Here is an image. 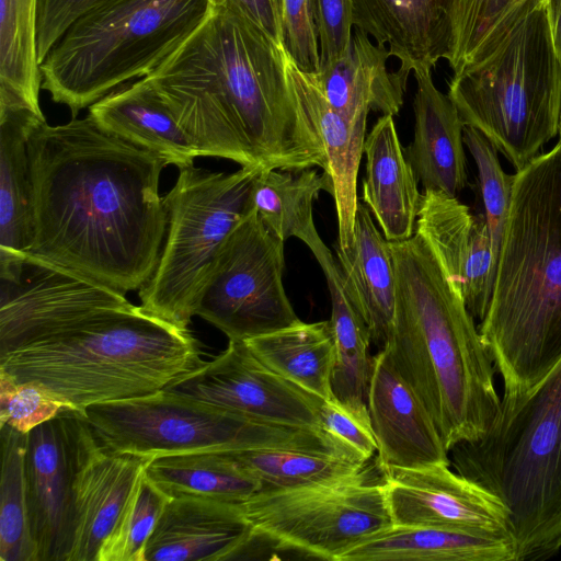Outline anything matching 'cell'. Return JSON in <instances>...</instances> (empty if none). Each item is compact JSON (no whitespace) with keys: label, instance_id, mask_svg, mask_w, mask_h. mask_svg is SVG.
Segmentation results:
<instances>
[{"label":"cell","instance_id":"1","mask_svg":"<svg viewBox=\"0 0 561 561\" xmlns=\"http://www.w3.org/2000/svg\"><path fill=\"white\" fill-rule=\"evenodd\" d=\"M33 232L27 254L126 295L154 274L169 217L168 164L90 116L42 123L28 140Z\"/></svg>","mask_w":561,"mask_h":561},{"label":"cell","instance_id":"2","mask_svg":"<svg viewBox=\"0 0 561 561\" xmlns=\"http://www.w3.org/2000/svg\"><path fill=\"white\" fill-rule=\"evenodd\" d=\"M144 79L198 157L265 170H328L313 116L287 82L284 48L233 4L209 3L202 23Z\"/></svg>","mask_w":561,"mask_h":561},{"label":"cell","instance_id":"3","mask_svg":"<svg viewBox=\"0 0 561 561\" xmlns=\"http://www.w3.org/2000/svg\"><path fill=\"white\" fill-rule=\"evenodd\" d=\"M396 308L385 350L428 411L445 448L483 435L501 400L494 365L460 289L416 230L390 242Z\"/></svg>","mask_w":561,"mask_h":561},{"label":"cell","instance_id":"4","mask_svg":"<svg viewBox=\"0 0 561 561\" xmlns=\"http://www.w3.org/2000/svg\"><path fill=\"white\" fill-rule=\"evenodd\" d=\"M504 393L561 359V139L514 173L488 310L478 325Z\"/></svg>","mask_w":561,"mask_h":561},{"label":"cell","instance_id":"5","mask_svg":"<svg viewBox=\"0 0 561 561\" xmlns=\"http://www.w3.org/2000/svg\"><path fill=\"white\" fill-rule=\"evenodd\" d=\"M199 342L140 306L108 309L0 355L16 381L35 380L67 408L154 393L199 368Z\"/></svg>","mask_w":561,"mask_h":561},{"label":"cell","instance_id":"6","mask_svg":"<svg viewBox=\"0 0 561 561\" xmlns=\"http://www.w3.org/2000/svg\"><path fill=\"white\" fill-rule=\"evenodd\" d=\"M449 453L459 474L507 508L515 561L561 551V359L534 387L504 393L488 431Z\"/></svg>","mask_w":561,"mask_h":561},{"label":"cell","instance_id":"7","mask_svg":"<svg viewBox=\"0 0 561 561\" xmlns=\"http://www.w3.org/2000/svg\"><path fill=\"white\" fill-rule=\"evenodd\" d=\"M209 0H101L39 64L42 88L72 118L151 73L202 23Z\"/></svg>","mask_w":561,"mask_h":561},{"label":"cell","instance_id":"8","mask_svg":"<svg viewBox=\"0 0 561 561\" xmlns=\"http://www.w3.org/2000/svg\"><path fill=\"white\" fill-rule=\"evenodd\" d=\"M466 126L479 130L515 171L559 135L561 61L546 2L526 13L496 48L448 85Z\"/></svg>","mask_w":561,"mask_h":561},{"label":"cell","instance_id":"9","mask_svg":"<svg viewBox=\"0 0 561 561\" xmlns=\"http://www.w3.org/2000/svg\"><path fill=\"white\" fill-rule=\"evenodd\" d=\"M83 414L98 444L115 454L154 458L197 451L283 448L354 458L324 431L264 422L164 389L93 404Z\"/></svg>","mask_w":561,"mask_h":561},{"label":"cell","instance_id":"10","mask_svg":"<svg viewBox=\"0 0 561 561\" xmlns=\"http://www.w3.org/2000/svg\"><path fill=\"white\" fill-rule=\"evenodd\" d=\"M262 170H180L163 197L169 225L157 270L138 290L147 313L188 330L224 241L252 209V190Z\"/></svg>","mask_w":561,"mask_h":561},{"label":"cell","instance_id":"11","mask_svg":"<svg viewBox=\"0 0 561 561\" xmlns=\"http://www.w3.org/2000/svg\"><path fill=\"white\" fill-rule=\"evenodd\" d=\"M241 507L260 540L330 561L393 525L382 480L374 482L369 471L331 484L260 491Z\"/></svg>","mask_w":561,"mask_h":561},{"label":"cell","instance_id":"12","mask_svg":"<svg viewBox=\"0 0 561 561\" xmlns=\"http://www.w3.org/2000/svg\"><path fill=\"white\" fill-rule=\"evenodd\" d=\"M284 245L252 207L224 241L195 316L234 341L299 322L283 284Z\"/></svg>","mask_w":561,"mask_h":561},{"label":"cell","instance_id":"13","mask_svg":"<svg viewBox=\"0 0 561 561\" xmlns=\"http://www.w3.org/2000/svg\"><path fill=\"white\" fill-rule=\"evenodd\" d=\"M96 444L84 414L68 408L27 433L25 481L37 561H69L75 482Z\"/></svg>","mask_w":561,"mask_h":561},{"label":"cell","instance_id":"14","mask_svg":"<svg viewBox=\"0 0 561 561\" xmlns=\"http://www.w3.org/2000/svg\"><path fill=\"white\" fill-rule=\"evenodd\" d=\"M0 355L98 312L127 308L126 295L26 255L0 270Z\"/></svg>","mask_w":561,"mask_h":561},{"label":"cell","instance_id":"15","mask_svg":"<svg viewBox=\"0 0 561 561\" xmlns=\"http://www.w3.org/2000/svg\"><path fill=\"white\" fill-rule=\"evenodd\" d=\"M164 390L264 422L323 431L320 424L323 400L271 370L244 341L229 340L221 354Z\"/></svg>","mask_w":561,"mask_h":561},{"label":"cell","instance_id":"16","mask_svg":"<svg viewBox=\"0 0 561 561\" xmlns=\"http://www.w3.org/2000/svg\"><path fill=\"white\" fill-rule=\"evenodd\" d=\"M392 524L511 536L510 513L486 489L438 463L381 471ZM513 539V538H512Z\"/></svg>","mask_w":561,"mask_h":561},{"label":"cell","instance_id":"17","mask_svg":"<svg viewBox=\"0 0 561 561\" xmlns=\"http://www.w3.org/2000/svg\"><path fill=\"white\" fill-rule=\"evenodd\" d=\"M415 230L426 239L460 289L470 313L481 321L496 272L484 215H473L456 196L424 191Z\"/></svg>","mask_w":561,"mask_h":561},{"label":"cell","instance_id":"18","mask_svg":"<svg viewBox=\"0 0 561 561\" xmlns=\"http://www.w3.org/2000/svg\"><path fill=\"white\" fill-rule=\"evenodd\" d=\"M367 407L380 472L450 465L448 450L428 411L385 350L374 355Z\"/></svg>","mask_w":561,"mask_h":561},{"label":"cell","instance_id":"19","mask_svg":"<svg viewBox=\"0 0 561 561\" xmlns=\"http://www.w3.org/2000/svg\"><path fill=\"white\" fill-rule=\"evenodd\" d=\"M252 536L241 504L171 497L147 540L144 561L232 560Z\"/></svg>","mask_w":561,"mask_h":561},{"label":"cell","instance_id":"20","mask_svg":"<svg viewBox=\"0 0 561 561\" xmlns=\"http://www.w3.org/2000/svg\"><path fill=\"white\" fill-rule=\"evenodd\" d=\"M150 458L104 450L99 444L75 482L69 561H99L100 551L128 505Z\"/></svg>","mask_w":561,"mask_h":561},{"label":"cell","instance_id":"21","mask_svg":"<svg viewBox=\"0 0 561 561\" xmlns=\"http://www.w3.org/2000/svg\"><path fill=\"white\" fill-rule=\"evenodd\" d=\"M416 92L413 102L414 137L404 153L424 191L457 196L467 184L462 122L448 94L434 84L432 68L413 70Z\"/></svg>","mask_w":561,"mask_h":561},{"label":"cell","instance_id":"22","mask_svg":"<svg viewBox=\"0 0 561 561\" xmlns=\"http://www.w3.org/2000/svg\"><path fill=\"white\" fill-rule=\"evenodd\" d=\"M287 80L302 96L322 139L328 170L333 185L332 197L337 217L335 245L347 249L354 238L358 206L357 174L364 153L367 115L348 119L336 112L321 91L314 73L299 69L284 50ZM324 172V171H323Z\"/></svg>","mask_w":561,"mask_h":561},{"label":"cell","instance_id":"23","mask_svg":"<svg viewBox=\"0 0 561 561\" xmlns=\"http://www.w3.org/2000/svg\"><path fill=\"white\" fill-rule=\"evenodd\" d=\"M105 133L147 150L179 170L194 165L197 151L154 88L144 78L125 83L89 107Z\"/></svg>","mask_w":561,"mask_h":561},{"label":"cell","instance_id":"24","mask_svg":"<svg viewBox=\"0 0 561 561\" xmlns=\"http://www.w3.org/2000/svg\"><path fill=\"white\" fill-rule=\"evenodd\" d=\"M364 153L363 202L388 241L409 239L415 232L422 194L392 115L378 118L365 138Z\"/></svg>","mask_w":561,"mask_h":561},{"label":"cell","instance_id":"25","mask_svg":"<svg viewBox=\"0 0 561 561\" xmlns=\"http://www.w3.org/2000/svg\"><path fill=\"white\" fill-rule=\"evenodd\" d=\"M354 26L389 46L402 71L446 59L449 0H353Z\"/></svg>","mask_w":561,"mask_h":561},{"label":"cell","instance_id":"26","mask_svg":"<svg viewBox=\"0 0 561 561\" xmlns=\"http://www.w3.org/2000/svg\"><path fill=\"white\" fill-rule=\"evenodd\" d=\"M386 45L373 44L368 34L355 28L344 54L314 73L329 104L348 119L368 115H397L402 105L409 73L391 72Z\"/></svg>","mask_w":561,"mask_h":561},{"label":"cell","instance_id":"27","mask_svg":"<svg viewBox=\"0 0 561 561\" xmlns=\"http://www.w3.org/2000/svg\"><path fill=\"white\" fill-rule=\"evenodd\" d=\"M334 248L347 295L369 328L371 344L380 351L393 322L396 275L390 243L367 206L358 203L352 244Z\"/></svg>","mask_w":561,"mask_h":561},{"label":"cell","instance_id":"28","mask_svg":"<svg viewBox=\"0 0 561 561\" xmlns=\"http://www.w3.org/2000/svg\"><path fill=\"white\" fill-rule=\"evenodd\" d=\"M341 561H515V546L512 537L492 533L392 525Z\"/></svg>","mask_w":561,"mask_h":561},{"label":"cell","instance_id":"29","mask_svg":"<svg viewBox=\"0 0 561 561\" xmlns=\"http://www.w3.org/2000/svg\"><path fill=\"white\" fill-rule=\"evenodd\" d=\"M312 254L324 273L331 297L330 323L335 346L333 399L363 421L370 423L367 393L374 356L369 353V328L348 297L339 263L324 242L314 249Z\"/></svg>","mask_w":561,"mask_h":561},{"label":"cell","instance_id":"30","mask_svg":"<svg viewBox=\"0 0 561 561\" xmlns=\"http://www.w3.org/2000/svg\"><path fill=\"white\" fill-rule=\"evenodd\" d=\"M45 116L22 107L0 108V257L21 259L33 232L28 140Z\"/></svg>","mask_w":561,"mask_h":561},{"label":"cell","instance_id":"31","mask_svg":"<svg viewBox=\"0 0 561 561\" xmlns=\"http://www.w3.org/2000/svg\"><path fill=\"white\" fill-rule=\"evenodd\" d=\"M253 355L274 373L319 397L333 399L335 346L330 320H301L244 341Z\"/></svg>","mask_w":561,"mask_h":561},{"label":"cell","instance_id":"32","mask_svg":"<svg viewBox=\"0 0 561 561\" xmlns=\"http://www.w3.org/2000/svg\"><path fill=\"white\" fill-rule=\"evenodd\" d=\"M145 474L170 497L201 496L241 504L261 483L231 451H197L150 458Z\"/></svg>","mask_w":561,"mask_h":561},{"label":"cell","instance_id":"33","mask_svg":"<svg viewBox=\"0 0 561 561\" xmlns=\"http://www.w3.org/2000/svg\"><path fill=\"white\" fill-rule=\"evenodd\" d=\"M322 191L332 195V181L313 168L262 170L252 190V207L283 241L295 237L313 251L323 242L313 220V204Z\"/></svg>","mask_w":561,"mask_h":561},{"label":"cell","instance_id":"34","mask_svg":"<svg viewBox=\"0 0 561 561\" xmlns=\"http://www.w3.org/2000/svg\"><path fill=\"white\" fill-rule=\"evenodd\" d=\"M38 0H0V108L23 107L44 116L37 59Z\"/></svg>","mask_w":561,"mask_h":561},{"label":"cell","instance_id":"35","mask_svg":"<svg viewBox=\"0 0 561 561\" xmlns=\"http://www.w3.org/2000/svg\"><path fill=\"white\" fill-rule=\"evenodd\" d=\"M546 0H449L446 60L454 75L491 54L511 28Z\"/></svg>","mask_w":561,"mask_h":561},{"label":"cell","instance_id":"36","mask_svg":"<svg viewBox=\"0 0 561 561\" xmlns=\"http://www.w3.org/2000/svg\"><path fill=\"white\" fill-rule=\"evenodd\" d=\"M230 451L261 483V491L331 484L369 471L367 463L324 453L283 448Z\"/></svg>","mask_w":561,"mask_h":561},{"label":"cell","instance_id":"37","mask_svg":"<svg viewBox=\"0 0 561 561\" xmlns=\"http://www.w3.org/2000/svg\"><path fill=\"white\" fill-rule=\"evenodd\" d=\"M27 434L0 426V560L37 561L30 517L25 481Z\"/></svg>","mask_w":561,"mask_h":561},{"label":"cell","instance_id":"38","mask_svg":"<svg viewBox=\"0 0 561 561\" xmlns=\"http://www.w3.org/2000/svg\"><path fill=\"white\" fill-rule=\"evenodd\" d=\"M463 141L477 167L483 215L497 266L511 208L514 174L504 171L497 149L476 128L465 126Z\"/></svg>","mask_w":561,"mask_h":561},{"label":"cell","instance_id":"39","mask_svg":"<svg viewBox=\"0 0 561 561\" xmlns=\"http://www.w3.org/2000/svg\"><path fill=\"white\" fill-rule=\"evenodd\" d=\"M170 499L144 472L99 561H144L147 540Z\"/></svg>","mask_w":561,"mask_h":561},{"label":"cell","instance_id":"40","mask_svg":"<svg viewBox=\"0 0 561 561\" xmlns=\"http://www.w3.org/2000/svg\"><path fill=\"white\" fill-rule=\"evenodd\" d=\"M65 409L66 404L42 383L16 381L0 369V426L8 425L27 434Z\"/></svg>","mask_w":561,"mask_h":561},{"label":"cell","instance_id":"41","mask_svg":"<svg viewBox=\"0 0 561 561\" xmlns=\"http://www.w3.org/2000/svg\"><path fill=\"white\" fill-rule=\"evenodd\" d=\"M283 46L301 70H320L318 30L313 0H282Z\"/></svg>","mask_w":561,"mask_h":561},{"label":"cell","instance_id":"42","mask_svg":"<svg viewBox=\"0 0 561 561\" xmlns=\"http://www.w3.org/2000/svg\"><path fill=\"white\" fill-rule=\"evenodd\" d=\"M313 9L319 38V71H321L337 60L350 45L352 26H354V2L353 0H313Z\"/></svg>","mask_w":561,"mask_h":561},{"label":"cell","instance_id":"43","mask_svg":"<svg viewBox=\"0 0 561 561\" xmlns=\"http://www.w3.org/2000/svg\"><path fill=\"white\" fill-rule=\"evenodd\" d=\"M321 428L344 446L360 462H368L377 453L371 424L363 421L336 400H323L320 408Z\"/></svg>","mask_w":561,"mask_h":561},{"label":"cell","instance_id":"44","mask_svg":"<svg viewBox=\"0 0 561 561\" xmlns=\"http://www.w3.org/2000/svg\"><path fill=\"white\" fill-rule=\"evenodd\" d=\"M101 0H38L37 59L41 64L68 27Z\"/></svg>","mask_w":561,"mask_h":561},{"label":"cell","instance_id":"45","mask_svg":"<svg viewBox=\"0 0 561 561\" xmlns=\"http://www.w3.org/2000/svg\"><path fill=\"white\" fill-rule=\"evenodd\" d=\"M230 3L255 23L276 45L283 46L282 0H209Z\"/></svg>","mask_w":561,"mask_h":561},{"label":"cell","instance_id":"46","mask_svg":"<svg viewBox=\"0 0 561 561\" xmlns=\"http://www.w3.org/2000/svg\"><path fill=\"white\" fill-rule=\"evenodd\" d=\"M551 37L561 61V0H546Z\"/></svg>","mask_w":561,"mask_h":561},{"label":"cell","instance_id":"47","mask_svg":"<svg viewBox=\"0 0 561 561\" xmlns=\"http://www.w3.org/2000/svg\"><path fill=\"white\" fill-rule=\"evenodd\" d=\"M559 136H560V139H561V121H560Z\"/></svg>","mask_w":561,"mask_h":561}]
</instances>
